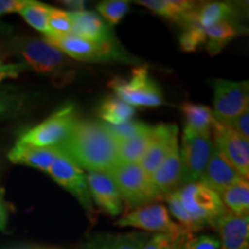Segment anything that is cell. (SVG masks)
<instances>
[{
  "instance_id": "obj_11",
  "label": "cell",
  "mask_w": 249,
  "mask_h": 249,
  "mask_svg": "<svg viewBox=\"0 0 249 249\" xmlns=\"http://www.w3.org/2000/svg\"><path fill=\"white\" fill-rule=\"evenodd\" d=\"M48 173L58 185L64 187L80 202L87 213H93V203L87 183L86 173L79 165L61 152L51 165Z\"/></svg>"
},
{
  "instance_id": "obj_21",
  "label": "cell",
  "mask_w": 249,
  "mask_h": 249,
  "mask_svg": "<svg viewBox=\"0 0 249 249\" xmlns=\"http://www.w3.org/2000/svg\"><path fill=\"white\" fill-rule=\"evenodd\" d=\"M235 6L226 1H211L203 5L198 4L197 8L192 15L191 21L186 27L196 26L200 28H209L222 22H231L235 18Z\"/></svg>"
},
{
  "instance_id": "obj_34",
  "label": "cell",
  "mask_w": 249,
  "mask_h": 249,
  "mask_svg": "<svg viewBox=\"0 0 249 249\" xmlns=\"http://www.w3.org/2000/svg\"><path fill=\"white\" fill-rule=\"evenodd\" d=\"M181 249H220V242L210 235L191 236V233L179 240Z\"/></svg>"
},
{
  "instance_id": "obj_26",
  "label": "cell",
  "mask_w": 249,
  "mask_h": 249,
  "mask_svg": "<svg viewBox=\"0 0 249 249\" xmlns=\"http://www.w3.org/2000/svg\"><path fill=\"white\" fill-rule=\"evenodd\" d=\"M219 196L227 211L238 216H248L249 182L247 179H242L234 183Z\"/></svg>"
},
{
  "instance_id": "obj_3",
  "label": "cell",
  "mask_w": 249,
  "mask_h": 249,
  "mask_svg": "<svg viewBox=\"0 0 249 249\" xmlns=\"http://www.w3.org/2000/svg\"><path fill=\"white\" fill-rule=\"evenodd\" d=\"M46 42L57 48L65 55L79 61L88 62H124V64H138L135 57L130 55L114 42L95 43L73 35L45 37Z\"/></svg>"
},
{
  "instance_id": "obj_23",
  "label": "cell",
  "mask_w": 249,
  "mask_h": 249,
  "mask_svg": "<svg viewBox=\"0 0 249 249\" xmlns=\"http://www.w3.org/2000/svg\"><path fill=\"white\" fill-rule=\"evenodd\" d=\"M150 236L147 233H126V234L98 236L90 241L85 249H142Z\"/></svg>"
},
{
  "instance_id": "obj_7",
  "label": "cell",
  "mask_w": 249,
  "mask_h": 249,
  "mask_svg": "<svg viewBox=\"0 0 249 249\" xmlns=\"http://www.w3.org/2000/svg\"><path fill=\"white\" fill-rule=\"evenodd\" d=\"M116 224L120 227H135L143 231L167 234L174 240H179L191 233L180 224L173 222L167 208L158 203L136 208L119 218Z\"/></svg>"
},
{
  "instance_id": "obj_32",
  "label": "cell",
  "mask_w": 249,
  "mask_h": 249,
  "mask_svg": "<svg viewBox=\"0 0 249 249\" xmlns=\"http://www.w3.org/2000/svg\"><path fill=\"white\" fill-rule=\"evenodd\" d=\"M104 126L107 129V132L110 133L112 139L116 141L117 144H119V143H123L127 141V140L134 138L135 135H138L143 129L147 128L148 124L139 123V121H128V123L118 124V126L107 124H104Z\"/></svg>"
},
{
  "instance_id": "obj_27",
  "label": "cell",
  "mask_w": 249,
  "mask_h": 249,
  "mask_svg": "<svg viewBox=\"0 0 249 249\" xmlns=\"http://www.w3.org/2000/svg\"><path fill=\"white\" fill-rule=\"evenodd\" d=\"M241 33H244V29L239 28L232 21L231 22H222L214 24L213 27L205 28L204 34L205 37H207L205 48H207L210 54L219 53L230 40H232Z\"/></svg>"
},
{
  "instance_id": "obj_14",
  "label": "cell",
  "mask_w": 249,
  "mask_h": 249,
  "mask_svg": "<svg viewBox=\"0 0 249 249\" xmlns=\"http://www.w3.org/2000/svg\"><path fill=\"white\" fill-rule=\"evenodd\" d=\"M87 183L92 203L110 216H118L123 211V200L117 186L107 173L89 171L86 173Z\"/></svg>"
},
{
  "instance_id": "obj_30",
  "label": "cell",
  "mask_w": 249,
  "mask_h": 249,
  "mask_svg": "<svg viewBox=\"0 0 249 249\" xmlns=\"http://www.w3.org/2000/svg\"><path fill=\"white\" fill-rule=\"evenodd\" d=\"M71 18L70 12L51 7L48 18V34L45 37H58L71 35Z\"/></svg>"
},
{
  "instance_id": "obj_33",
  "label": "cell",
  "mask_w": 249,
  "mask_h": 249,
  "mask_svg": "<svg viewBox=\"0 0 249 249\" xmlns=\"http://www.w3.org/2000/svg\"><path fill=\"white\" fill-rule=\"evenodd\" d=\"M205 44H207V37L203 28L196 26L186 27L180 37V46L186 52H194Z\"/></svg>"
},
{
  "instance_id": "obj_43",
  "label": "cell",
  "mask_w": 249,
  "mask_h": 249,
  "mask_svg": "<svg viewBox=\"0 0 249 249\" xmlns=\"http://www.w3.org/2000/svg\"><path fill=\"white\" fill-rule=\"evenodd\" d=\"M179 240H180V239H179ZM179 240L176 242V246H174L173 249H181V248H180V246H179Z\"/></svg>"
},
{
  "instance_id": "obj_25",
  "label": "cell",
  "mask_w": 249,
  "mask_h": 249,
  "mask_svg": "<svg viewBox=\"0 0 249 249\" xmlns=\"http://www.w3.org/2000/svg\"><path fill=\"white\" fill-rule=\"evenodd\" d=\"M97 113L104 124L118 126L132 120L135 108L117 97H107L99 104Z\"/></svg>"
},
{
  "instance_id": "obj_20",
  "label": "cell",
  "mask_w": 249,
  "mask_h": 249,
  "mask_svg": "<svg viewBox=\"0 0 249 249\" xmlns=\"http://www.w3.org/2000/svg\"><path fill=\"white\" fill-rule=\"evenodd\" d=\"M136 2L167 20L182 23L185 27L198 6V2L188 0H140Z\"/></svg>"
},
{
  "instance_id": "obj_42",
  "label": "cell",
  "mask_w": 249,
  "mask_h": 249,
  "mask_svg": "<svg viewBox=\"0 0 249 249\" xmlns=\"http://www.w3.org/2000/svg\"><path fill=\"white\" fill-rule=\"evenodd\" d=\"M12 30H13V28L8 26V24L4 23L1 20H0V34H9Z\"/></svg>"
},
{
  "instance_id": "obj_13",
  "label": "cell",
  "mask_w": 249,
  "mask_h": 249,
  "mask_svg": "<svg viewBox=\"0 0 249 249\" xmlns=\"http://www.w3.org/2000/svg\"><path fill=\"white\" fill-rule=\"evenodd\" d=\"M179 139V128L174 124H160L152 127V135L140 165L151 176L169 154L173 142Z\"/></svg>"
},
{
  "instance_id": "obj_17",
  "label": "cell",
  "mask_w": 249,
  "mask_h": 249,
  "mask_svg": "<svg viewBox=\"0 0 249 249\" xmlns=\"http://www.w3.org/2000/svg\"><path fill=\"white\" fill-rule=\"evenodd\" d=\"M213 227L220 235V249H248V216H238L226 210L218 218Z\"/></svg>"
},
{
  "instance_id": "obj_5",
  "label": "cell",
  "mask_w": 249,
  "mask_h": 249,
  "mask_svg": "<svg viewBox=\"0 0 249 249\" xmlns=\"http://www.w3.org/2000/svg\"><path fill=\"white\" fill-rule=\"evenodd\" d=\"M117 98L135 107H157L164 104L163 93L149 75L147 66L135 67L128 79H113L108 83Z\"/></svg>"
},
{
  "instance_id": "obj_40",
  "label": "cell",
  "mask_w": 249,
  "mask_h": 249,
  "mask_svg": "<svg viewBox=\"0 0 249 249\" xmlns=\"http://www.w3.org/2000/svg\"><path fill=\"white\" fill-rule=\"evenodd\" d=\"M8 249H61L53 246H20V247H13Z\"/></svg>"
},
{
  "instance_id": "obj_39",
  "label": "cell",
  "mask_w": 249,
  "mask_h": 249,
  "mask_svg": "<svg viewBox=\"0 0 249 249\" xmlns=\"http://www.w3.org/2000/svg\"><path fill=\"white\" fill-rule=\"evenodd\" d=\"M7 208H6L4 198H2V192L0 189V231H5L6 227H7Z\"/></svg>"
},
{
  "instance_id": "obj_19",
  "label": "cell",
  "mask_w": 249,
  "mask_h": 249,
  "mask_svg": "<svg viewBox=\"0 0 249 249\" xmlns=\"http://www.w3.org/2000/svg\"><path fill=\"white\" fill-rule=\"evenodd\" d=\"M60 154L61 151L58 148H37L18 141L8 151L7 158L14 164L26 165L48 173Z\"/></svg>"
},
{
  "instance_id": "obj_12",
  "label": "cell",
  "mask_w": 249,
  "mask_h": 249,
  "mask_svg": "<svg viewBox=\"0 0 249 249\" xmlns=\"http://www.w3.org/2000/svg\"><path fill=\"white\" fill-rule=\"evenodd\" d=\"M211 136L214 148L245 179L249 178V141L213 117Z\"/></svg>"
},
{
  "instance_id": "obj_29",
  "label": "cell",
  "mask_w": 249,
  "mask_h": 249,
  "mask_svg": "<svg viewBox=\"0 0 249 249\" xmlns=\"http://www.w3.org/2000/svg\"><path fill=\"white\" fill-rule=\"evenodd\" d=\"M51 7L52 6L30 0L28 5L24 6L18 13L29 26L46 35L48 34V18Z\"/></svg>"
},
{
  "instance_id": "obj_4",
  "label": "cell",
  "mask_w": 249,
  "mask_h": 249,
  "mask_svg": "<svg viewBox=\"0 0 249 249\" xmlns=\"http://www.w3.org/2000/svg\"><path fill=\"white\" fill-rule=\"evenodd\" d=\"M107 174L117 186L121 200L130 207L140 208L160 198L152 185L150 176L145 173L139 163H118Z\"/></svg>"
},
{
  "instance_id": "obj_24",
  "label": "cell",
  "mask_w": 249,
  "mask_h": 249,
  "mask_svg": "<svg viewBox=\"0 0 249 249\" xmlns=\"http://www.w3.org/2000/svg\"><path fill=\"white\" fill-rule=\"evenodd\" d=\"M152 135V127L149 126L134 138L118 144V160L119 163L135 164L140 163L147 150Z\"/></svg>"
},
{
  "instance_id": "obj_8",
  "label": "cell",
  "mask_w": 249,
  "mask_h": 249,
  "mask_svg": "<svg viewBox=\"0 0 249 249\" xmlns=\"http://www.w3.org/2000/svg\"><path fill=\"white\" fill-rule=\"evenodd\" d=\"M181 140L182 183L201 181L214 149L213 136L211 134L183 132Z\"/></svg>"
},
{
  "instance_id": "obj_1",
  "label": "cell",
  "mask_w": 249,
  "mask_h": 249,
  "mask_svg": "<svg viewBox=\"0 0 249 249\" xmlns=\"http://www.w3.org/2000/svg\"><path fill=\"white\" fill-rule=\"evenodd\" d=\"M57 148L88 172L107 173L119 163L118 144L101 121L77 119Z\"/></svg>"
},
{
  "instance_id": "obj_18",
  "label": "cell",
  "mask_w": 249,
  "mask_h": 249,
  "mask_svg": "<svg viewBox=\"0 0 249 249\" xmlns=\"http://www.w3.org/2000/svg\"><path fill=\"white\" fill-rule=\"evenodd\" d=\"M242 179H245L244 177L214 148L200 182L204 183L218 195H220L227 188Z\"/></svg>"
},
{
  "instance_id": "obj_15",
  "label": "cell",
  "mask_w": 249,
  "mask_h": 249,
  "mask_svg": "<svg viewBox=\"0 0 249 249\" xmlns=\"http://www.w3.org/2000/svg\"><path fill=\"white\" fill-rule=\"evenodd\" d=\"M151 182L160 197L179 188L182 183V161L179 139L173 142L169 154L150 176Z\"/></svg>"
},
{
  "instance_id": "obj_36",
  "label": "cell",
  "mask_w": 249,
  "mask_h": 249,
  "mask_svg": "<svg viewBox=\"0 0 249 249\" xmlns=\"http://www.w3.org/2000/svg\"><path fill=\"white\" fill-rule=\"evenodd\" d=\"M29 70L24 62H0V82L8 77H18L21 73Z\"/></svg>"
},
{
  "instance_id": "obj_35",
  "label": "cell",
  "mask_w": 249,
  "mask_h": 249,
  "mask_svg": "<svg viewBox=\"0 0 249 249\" xmlns=\"http://www.w3.org/2000/svg\"><path fill=\"white\" fill-rule=\"evenodd\" d=\"M219 121V120H218ZM222 123V121H220ZM224 124L229 126L230 128L238 133L241 138L249 141V108L239 114L238 117L233 118L231 120L224 121Z\"/></svg>"
},
{
  "instance_id": "obj_10",
  "label": "cell",
  "mask_w": 249,
  "mask_h": 249,
  "mask_svg": "<svg viewBox=\"0 0 249 249\" xmlns=\"http://www.w3.org/2000/svg\"><path fill=\"white\" fill-rule=\"evenodd\" d=\"M14 50L29 70L38 73H60L67 65L66 55L45 39H20L15 43Z\"/></svg>"
},
{
  "instance_id": "obj_44",
  "label": "cell",
  "mask_w": 249,
  "mask_h": 249,
  "mask_svg": "<svg viewBox=\"0 0 249 249\" xmlns=\"http://www.w3.org/2000/svg\"><path fill=\"white\" fill-rule=\"evenodd\" d=\"M0 62H4V55L0 54Z\"/></svg>"
},
{
  "instance_id": "obj_41",
  "label": "cell",
  "mask_w": 249,
  "mask_h": 249,
  "mask_svg": "<svg viewBox=\"0 0 249 249\" xmlns=\"http://www.w3.org/2000/svg\"><path fill=\"white\" fill-rule=\"evenodd\" d=\"M64 4L67 6H71V7H75L76 11H83V6L85 2L83 1H64Z\"/></svg>"
},
{
  "instance_id": "obj_2",
  "label": "cell",
  "mask_w": 249,
  "mask_h": 249,
  "mask_svg": "<svg viewBox=\"0 0 249 249\" xmlns=\"http://www.w3.org/2000/svg\"><path fill=\"white\" fill-rule=\"evenodd\" d=\"M170 213L187 231L213 226L226 211L220 196L202 182L185 183L165 196Z\"/></svg>"
},
{
  "instance_id": "obj_6",
  "label": "cell",
  "mask_w": 249,
  "mask_h": 249,
  "mask_svg": "<svg viewBox=\"0 0 249 249\" xmlns=\"http://www.w3.org/2000/svg\"><path fill=\"white\" fill-rule=\"evenodd\" d=\"M77 119L75 107L67 104L44 121L21 134L18 142L37 148H57L66 140Z\"/></svg>"
},
{
  "instance_id": "obj_38",
  "label": "cell",
  "mask_w": 249,
  "mask_h": 249,
  "mask_svg": "<svg viewBox=\"0 0 249 249\" xmlns=\"http://www.w3.org/2000/svg\"><path fill=\"white\" fill-rule=\"evenodd\" d=\"M30 0H0V15L20 12Z\"/></svg>"
},
{
  "instance_id": "obj_16",
  "label": "cell",
  "mask_w": 249,
  "mask_h": 249,
  "mask_svg": "<svg viewBox=\"0 0 249 249\" xmlns=\"http://www.w3.org/2000/svg\"><path fill=\"white\" fill-rule=\"evenodd\" d=\"M71 18V35L95 43L114 42L111 27L102 20L98 14L87 11L70 12Z\"/></svg>"
},
{
  "instance_id": "obj_22",
  "label": "cell",
  "mask_w": 249,
  "mask_h": 249,
  "mask_svg": "<svg viewBox=\"0 0 249 249\" xmlns=\"http://www.w3.org/2000/svg\"><path fill=\"white\" fill-rule=\"evenodd\" d=\"M186 126L183 132L191 134H211V124L213 120V110L208 107L193 103L181 105Z\"/></svg>"
},
{
  "instance_id": "obj_37",
  "label": "cell",
  "mask_w": 249,
  "mask_h": 249,
  "mask_svg": "<svg viewBox=\"0 0 249 249\" xmlns=\"http://www.w3.org/2000/svg\"><path fill=\"white\" fill-rule=\"evenodd\" d=\"M177 241L178 240H174L170 235L157 233L154 236H150L142 249H173Z\"/></svg>"
},
{
  "instance_id": "obj_31",
  "label": "cell",
  "mask_w": 249,
  "mask_h": 249,
  "mask_svg": "<svg viewBox=\"0 0 249 249\" xmlns=\"http://www.w3.org/2000/svg\"><path fill=\"white\" fill-rule=\"evenodd\" d=\"M129 1L124 0H107L99 2L97 11L110 26H116L129 11Z\"/></svg>"
},
{
  "instance_id": "obj_9",
  "label": "cell",
  "mask_w": 249,
  "mask_h": 249,
  "mask_svg": "<svg viewBox=\"0 0 249 249\" xmlns=\"http://www.w3.org/2000/svg\"><path fill=\"white\" fill-rule=\"evenodd\" d=\"M213 88V117L217 120L227 121L238 117L249 108L248 81L214 79Z\"/></svg>"
},
{
  "instance_id": "obj_28",
  "label": "cell",
  "mask_w": 249,
  "mask_h": 249,
  "mask_svg": "<svg viewBox=\"0 0 249 249\" xmlns=\"http://www.w3.org/2000/svg\"><path fill=\"white\" fill-rule=\"evenodd\" d=\"M28 96L20 90L7 87L0 88V120L18 116L27 107Z\"/></svg>"
}]
</instances>
